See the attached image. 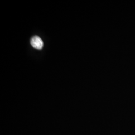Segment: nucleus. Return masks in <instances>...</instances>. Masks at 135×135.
I'll use <instances>...</instances> for the list:
<instances>
[{
    "mask_svg": "<svg viewBox=\"0 0 135 135\" xmlns=\"http://www.w3.org/2000/svg\"><path fill=\"white\" fill-rule=\"evenodd\" d=\"M31 44L34 48L41 50L43 47V42L38 36H34L31 40Z\"/></svg>",
    "mask_w": 135,
    "mask_h": 135,
    "instance_id": "f257e3e1",
    "label": "nucleus"
}]
</instances>
